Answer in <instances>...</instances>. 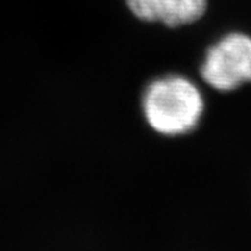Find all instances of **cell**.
I'll use <instances>...</instances> for the list:
<instances>
[{
    "label": "cell",
    "mask_w": 251,
    "mask_h": 251,
    "mask_svg": "<svg viewBox=\"0 0 251 251\" xmlns=\"http://www.w3.org/2000/svg\"><path fill=\"white\" fill-rule=\"evenodd\" d=\"M147 125L163 137H180L197 128L205 99L197 84L183 74H165L148 82L141 95Z\"/></svg>",
    "instance_id": "obj_1"
},
{
    "label": "cell",
    "mask_w": 251,
    "mask_h": 251,
    "mask_svg": "<svg viewBox=\"0 0 251 251\" xmlns=\"http://www.w3.org/2000/svg\"><path fill=\"white\" fill-rule=\"evenodd\" d=\"M200 75L212 90L232 92L251 84V36L240 31L222 35L206 48Z\"/></svg>",
    "instance_id": "obj_2"
},
{
    "label": "cell",
    "mask_w": 251,
    "mask_h": 251,
    "mask_svg": "<svg viewBox=\"0 0 251 251\" xmlns=\"http://www.w3.org/2000/svg\"><path fill=\"white\" fill-rule=\"evenodd\" d=\"M131 14L145 23L179 28L205 16L208 0H126Z\"/></svg>",
    "instance_id": "obj_3"
}]
</instances>
